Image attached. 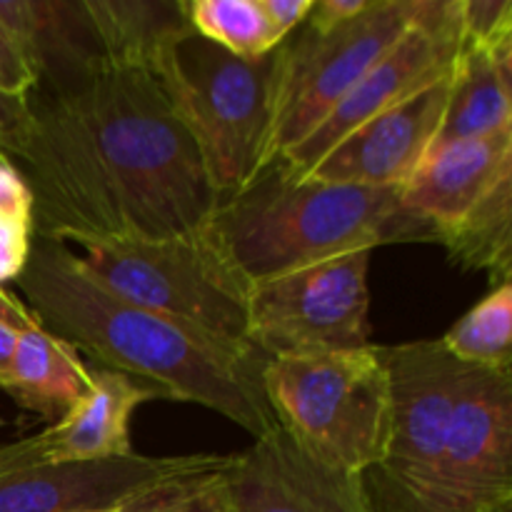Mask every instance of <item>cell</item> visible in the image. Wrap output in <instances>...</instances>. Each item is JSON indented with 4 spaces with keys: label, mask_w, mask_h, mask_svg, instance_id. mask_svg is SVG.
Here are the masks:
<instances>
[{
    "label": "cell",
    "mask_w": 512,
    "mask_h": 512,
    "mask_svg": "<svg viewBox=\"0 0 512 512\" xmlns=\"http://www.w3.org/2000/svg\"><path fill=\"white\" fill-rule=\"evenodd\" d=\"M28 103L13 163L40 238H178L200 233L218 208L198 145L150 70L103 65Z\"/></svg>",
    "instance_id": "6da1fadb"
},
{
    "label": "cell",
    "mask_w": 512,
    "mask_h": 512,
    "mask_svg": "<svg viewBox=\"0 0 512 512\" xmlns=\"http://www.w3.org/2000/svg\"><path fill=\"white\" fill-rule=\"evenodd\" d=\"M15 283L40 328L93 355L105 370L215 410L255 440L278 430L263 390L270 358L255 345L230 343L118 298L60 240L35 235Z\"/></svg>",
    "instance_id": "7a4b0ae2"
},
{
    "label": "cell",
    "mask_w": 512,
    "mask_h": 512,
    "mask_svg": "<svg viewBox=\"0 0 512 512\" xmlns=\"http://www.w3.org/2000/svg\"><path fill=\"white\" fill-rule=\"evenodd\" d=\"M203 235L248 285L393 243H438L403 188H360L298 175L283 158L218 203Z\"/></svg>",
    "instance_id": "3957f363"
},
{
    "label": "cell",
    "mask_w": 512,
    "mask_h": 512,
    "mask_svg": "<svg viewBox=\"0 0 512 512\" xmlns=\"http://www.w3.org/2000/svg\"><path fill=\"white\" fill-rule=\"evenodd\" d=\"M278 48L240 58L188 30L160 50L150 70L193 135L220 200L268 165Z\"/></svg>",
    "instance_id": "277c9868"
},
{
    "label": "cell",
    "mask_w": 512,
    "mask_h": 512,
    "mask_svg": "<svg viewBox=\"0 0 512 512\" xmlns=\"http://www.w3.org/2000/svg\"><path fill=\"white\" fill-rule=\"evenodd\" d=\"M263 390L278 428L325 468L363 478L390 435V378L380 345L270 358Z\"/></svg>",
    "instance_id": "5b68a950"
},
{
    "label": "cell",
    "mask_w": 512,
    "mask_h": 512,
    "mask_svg": "<svg viewBox=\"0 0 512 512\" xmlns=\"http://www.w3.org/2000/svg\"><path fill=\"white\" fill-rule=\"evenodd\" d=\"M80 263L118 298L230 343L248 340L250 285L200 233L163 240H78Z\"/></svg>",
    "instance_id": "8992f818"
},
{
    "label": "cell",
    "mask_w": 512,
    "mask_h": 512,
    "mask_svg": "<svg viewBox=\"0 0 512 512\" xmlns=\"http://www.w3.org/2000/svg\"><path fill=\"white\" fill-rule=\"evenodd\" d=\"M423 0H370L333 28L300 25L280 43L268 163L303 143L360 78L413 28Z\"/></svg>",
    "instance_id": "52a82bcc"
},
{
    "label": "cell",
    "mask_w": 512,
    "mask_h": 512,
    "mask_svg": "<svg viewBox=\"0 0 512 512\" xmlns=\"http://www.w3.org/2000/svg\"><path fill=\"white\" fill-rule=\"evenodd\" d=\"M390 378L385 455L363 475L370 512H423L448 443L468 363L440 340L380 348Z\"/></svg>",
    "instance_id": "ba28073f"
},
{
    "label": "cell",
    "mask_w": 512,
    "mask_h": 512,
    "mask_svg": "<svg viewBox=\"0 0 512 512\" xmlns=\"http://www.w3.org/2000/svg\"><path fill=\"white\" fill-rule=\"evenodd\" d=\"M370 258L355 250L250 285V343L268 358L370 348Z\"/></svg>",
    "instance_id": "9c48e42d"
},
{
    "label": "cell",
    "mask_w": 512,
    "mask_h": 512,
    "mask_svg": "<svg viewBox=\"0 0 512 512\" xmlns=\"http://www.w3.org/2000/svg\"><path fill=\"white\" fill-rule=\"evenodd\" d=\"M460 48V0H423L413 28L355 83L303 143L283 155V160L295 173L305 175L355 128L448 78Z\"/></svg>",
    "instance_id": "30bf717a"
},
{
    "label": "cell",
    "mask_w": 512,
    "mask_h": 512,
    "mask_svg": "<svg viewBox=\"0 0 512 512\" xmlns=\"http://www.w3.org/2000/svg\"><path fill=\"white\" fill-rule=\"evenodd\" d=\"M423 512H512V370L468 368Z\"/></svg>",
    "instance_id": "8fae6325"
},
{
    "label": "cell",
    "mask_w": 512,
    "mask_h": 512,
    "mask_svg": "<svg viewBox=\"0 0 512 512\" xmlns=\"http://www.w3.org/2000/svg\"><path fill=\"white\" fill-rule=\"evenodd\" d=\"M228 455L30 463L0 475V512H110L183 480L218 473Z\"/></svg>",
    "instance_id": "7c38bea8"
},
{
    "label": "cell",
    "mask_w": 512,
    "mask_h": 512,
    "mask_svg": "<svg viewBox=\"0 0 512 512\" xmlns=\"http://www.w3.org/2000/svg\"><path fill=\"white\" fill-rule=\"evenodd\" d=\"M218 490L225 512H370L360 475L325 468L280 428L230 455Z\"/></svg>",
    "instance_id": "4fadbf2b"
},
{
    "label": "cell",
    "mask_w": 512,
    "mask_h": 512,
    "mask_svg": "<svg viewBox=\"0 0 512 512\" xmlns=\"http://www.w3.org/2000/svg\"><path fill=\"white\" fill-rule=\"evenodd\" d=\"M448 88L450 75L355 128L305 178L360 188H403L430 155L443 123Z\"/></svg>",
    "instance_id": "5bb4252c"
},
{
    "label": "cell",
    "mask_w": 512,
    "mask_h": 512,
    "mask_svg": "<svg viewBox=\"0 0 512 512\" xmlns=\"http://www.w3.org/2000/svg\"><path fill=\"white\" fill-rule=\"evenodd\" d=\"M508 175H512V128L433 150L403 185V203L428 218L440 233L470 213Z\"/></svg>",
    "instance_id": "9a60e30c"
},
{
    "label": "cell",
    "mask_w": 512,
    "mask_h": 512,
    "mask_svg": "<svg viewBox=\"0 0 512 512\" xmlns=\"http://www.w3.org/2000/svg\"><path fill=\"white\" fill-rule=\"evenodd\" d=\"M93 390L65 418L40 433L45 463H85L133 455L130 418L135 408L165 393L145 380L115 373L90 370Z\"/></svg>",
    "instance_id": "2e32d148"
},
{
    "label": "cell",
    "mask_w": 512,
    "mask_h": 512,
    "mask_svg": "<svg viewBox=\"0 0 512 512\" xmlns=\"http://www.w3.org/2000/svg\"><path fill=\"white\" fill-rule=\"evenodd\" d=\"M512 128V43L460 48L433 150Z\"/></svg>",
    "instance_id": "e0dca14e"
},
{
    "label": "cell",
    "mask_w": 512,
    "mask_h": 512,
    "mask_svg": "<svg viewBox=\"0 0 512 512\" xmlns=\"http://www.w3.org/2000/svg\"><path fill=\"white\" fill-rule=\"evenodd\" d=\"M0 390L53 425L88 398L93 378L73 345L35 325L18 333L13 363Z\"/></svg>",
    "instance_id": "ac0fdd59"
},
{
    "label": "cell",
    "mask_w": 512,
    "mask_h": 512,
    "mask_svg": "<svg viewBox=\"0 0 512 512\" xmlns=\"http://www.w3.org/2000/svg\"><path fill=\"white\" fill-rule=\"evenodd\" d=\"M105 65L153 70L160 50L190 28L185 0H83Z\"/></svg>",
    "instance_id": "d6986e66"
},
{
    "label": "cell",
    "mask_w": 512,
    "mask_h": 512,
    "mask_svg": "<svg viewBox=\"0 0 512 512\" xmlns=\"http://www.w3.org/2000/svg\"><path fill=\"white\" fill-rule=\"evenodd\" d=\"M438 245L465 270H483L495 285L512 280V175L500 180L470 213L440 230Z\"/></svg>",
    "instance_id": "ffe728a7"
},
{
    "label": "cell",
    "mask_w": 512,
    "mask_h": 512,
    "mask_svg": "<svg viewBox=\"0 0 512 512\" xmlns=\"http://www.w3.org/2000/svg\"><path fill=\"white\" fill-rule=\"evenodd\" d=\"M440 343L460 363L483 370H512V280L495 285Z\"/></svg>",
    "instance_id": "44dd1931"
},
{
    "label": "cell",
    "mask_w": 512,
    "mask_h": 512,
    "mask_svg": "<svg viewBox=\"0 0 512 512\" xmlns=\"http://www.w3.org/2000/svg\"><path fill=\"white\" fill-rule=\"evenodd\" d=\"M193 33L240 58H258L283 43L260 0H185Z\"/></svg>",
    "instance_id": "7402d4cb"
},
{
    "label": "cell",
    "mask_w": 512,
    "mask_h": 512,
    "mask_svg": "<svg viewBox=\"0 0 512 512\" xmlns=\"http://www.w3.org/2000/svg\"><path fill=\"white\" fill-rule=\"evenodd\" d=\"M33 238V193L13 160L0 155V288L20 278Z\"/></svg>",
    "instance_id": "603a6c76"
},
{
    "label": "cell",
    "mask_w": 512,
    "mask_h": 512,
    "mask_svg": "<svg viewBox=\"0 0 512 512\" xmlns=\"http://www.w3.org/2000/svg\"><path fill=\"white\" fill-rule=\"evenodd\" d=\"M218 473L165 485V488L133 500L120 512H225L218 490Z\"/></svg>",
    "instance_id": "cb8c5ba5"
},
{
    "label": "cell",
    "mask_w": 512,
    "mask_h": 512,
    "mask_svg": "<svg viewBox=\"0 0 512 512\" xmlns=\"http://www.w3.org/2000/svg\"><path fill=\"white\" fill-rule=\"evenodd\" d=\"M463 43L500 48L512 43V0H460Z\"/></svg>",
    "instance_id": "d4e9b609"
},
{
    "label": "cell",
    "mask_w": 512,
    "mask_h": 512,
    "mask_svg": "<svg viewBox=\"0 0 512 512\" xmlns=\"http://www.w3.org/2000/svg\"><path fill=\"white\" fill-rule=\"evenodd\" d=\"M35 85H38V80H35L33 65L25 58L23 48L8 30V25L0 20V93L10 95V98L30 100Z\"/></svg>",
    "instance_id": "484cf974"
},
{
    "label": "cell",
    "mask_w": 512,
    "mask_h": 512,
    "mask_svg": "<svg viewBox=\"0 0 512 512\" xmlns=\"http://www.w3.org/2000/svg\"><path fill=\"white\" fill-rule=\"evenodd\" d=\"M30 120H33V113H30L28 100L0 93V153L8 155L10 160L23 148Z\"/></svg>",
    "instance_id": "4316f807"
},
{
    "label": "cell",
    "mask_w": 512,
    "mask_h": 512,
    "mask_svg": "<svg viewBox=\"0 0 512 512\" xmlns=\"http://www.w3.org/2000/svg\"><path fill=\"white\" fill-rule=\"evenodd\" d=\"M260 5H263L275 33L285 40L308 18L313 0H260Z\"/></svg>",
    "instance_id": "83f0119b"
},
{
    "label": "cell",
    "mask_w": 512,
    "mask_h": 512,
    "mask_svg": "<svg viewBox=\"0 0 512 512\" xmlns=\"http://www.w3.org/2000/svg\"><path fill=\"white\" fill-rule=\"evenodd\" d=\"M368 3L370 0H313V8H310L308 18L303 23L318 30L333 28V25L363 13Z\"/></svg>",
    "instance_id": "f1b7e54d"
},
{
    "label": "cell",
    "mask_w": 512,
    "mask_h": 512,
    "mask_svg": "<svg viewBox=\"0 0 512 512\" xmlns=\"http://www.w3.org/2000/svg\"><path fill=\"white\" fill-rule=\"evenodd\" d=\"M0 323L10 325V328L18 330V333L40 325L38 320H35V315L28 310V305L20 303L15 295H10L8 290L3 288H0Z\"/></svg>",
    "instance_id": "f546056e"
},
{
    "label": "cell",
    "mask_w": 512,
    "mask_h": 512,
    "mask_svg": "<svg viewBox=\"0 0 512 512\" xmlns=\"http://www.w3.org/2000/svg\"><path fill=\"white\" fill-rule=\"evenodd\" d=\"M15 345H18V330L0 323V385L5 383V375H8L10 363H13Z\"/></svg>",
    "instance_id": "4dcf8cb0"
},
{
    "label": "cell",
    "mask_w": 512,
    "mask_h": 512,
    "mask_svg": "<svg viewBox=\"0 0 512 512\" xmlns=\"http://www.w3.org/2000/svg\"><path fill=\"white\" fill-rule=\"evenodd\" d=\"M120 510H123V508H120ZM120 510H110V512H120Z\"/></svg>",
    "instance_id": "1f68e13d"
},
{
    "label": "cell",
    "mask_w": 512,
    "mask_h": 512,
    "mask_svg": "<svg viewBox=\"0 0 512 512\" xmlns=\"http://www.w3.org/2000/svg\"><path fill=\"white\" fill-rule=\"evenodd\" d=\"M0 155H3V153H0Z\"/></svg>",
    "instance_id": "d6a6232c"
}]
</instances>
